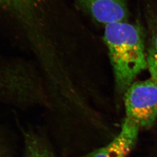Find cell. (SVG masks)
Instances as JSON below:
<instances>
[{"label":"cell","mask_w":157,"mask_h":157,"mask_svg":"<svg viewBox=\"0 0 157 157\" xmlns=\"http://www.w3.org/2000/svg\"><path fill=\"white\" fill-rule=\"evenodd\" d=\"M104 40L116 90L124 94L136 77L147 68L144 31L138 23H111L105 25Z\"/></svg>","instance_id":"obj_1"},{"label":"cell","mask_w":157,"mask_h":157,"mask_svg":"<svg viewBox=\"0 0 157 157\" xmlns=\"http://www.w3.org/2000/svg\"><path fill=\"white\" fill-rule=\"evenodd\" d=\"M126 117L141 128H149L157 119V83L151 78L133 82L124 93Z\"/></svg>","instance_id":"obj_2"},{"label":"cell","mask_w":157,"mask_h":157,"mask_svg":"<svg viewBox=\"0 0 157 157\" xmlns=\"http://www.w3.org/2000/svg\"><path fill=\"white\" fill-rule=\"evenodd\" d=\"M78 5L98 22H126L128 17L127 0H76Z\"/></svg>","instance_id":"obj_3"},{"label":"cell","mask_w":157,"mask_h":157,"mask_svg":"<svg viewBox=\"0 0 157 157\" xmlns=\"http://www.w3.org/2000/svg\"><path fill=\"white\" fill-rule=\"evenodd\" d=\"M140 128L124 119L121 131L107 146L95 150L86 157H126L135 147Z\"/></svg>","instance_id":"obj_4"},{"label":"cell","mask_w":157,"mask_h":157,"mask_svg":"<svg viewBox=\"0 0 157 157\" xmlns=\"http://www.w3.org/2000/svg\"><path fill=\"white\" fill-rule=\"evenodd\" d=\"M44 0H0L2 6L21 16Z\"/></svg>","instance_id":"obj_5"},{"label":"cell","mask_w":157,"mask_h":157,"mask_svg":"<svg viewBox=\"0 0 157 157\" xmlns=\"http://www.w3.org/2000/svg\"><path fill=\"white\" fill-rule=\"evenodd\" d=\"M148 22L149 45L147 56L157 61V15H151Z\"/></svg>","instance_id":"obj_6"},{"label":"cell","mask_w":157,"mask_h":157,"mask_svg":"<svg viewBox=\"0 0 157 157\" xmlns=\"http://www.w3.org/2000/svg\"><path fill=\"white\" fill-rule=\"evenodd\" d=\"M147 68L151 78L157 83V62L154 61H148L147 62Z\"/></svg>","instance_id":"obj_7"},{"label":"cell","mask_w":157,"mask_h":157,"mask_svg":"<svg viewBox=\"0 0 157 157\" xmlns=\"http://www.w3.org/2000/svg\"><path fill=\"white\" fill-rule=\"evenodd\" d=\"M33 157H52L46 152H40V153H36L35 155H34Z\"/></svg>","instance_id":"obj_8"}]
</instances>
